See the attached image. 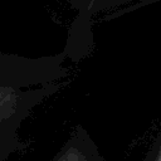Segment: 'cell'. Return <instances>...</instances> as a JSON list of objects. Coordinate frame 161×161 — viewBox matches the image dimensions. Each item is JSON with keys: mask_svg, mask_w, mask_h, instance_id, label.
I'll list each match as a JSON object with an SVG mask.
<instances>
[{"mask_svg": "<svg viewBox=\"0 0 161 161\" xmlns=\"http://www.w3.org/2000/svg\"><path fill=\"white\" fill-rule=\"evenodd\" d=\"M63 86L64 82L34 88L0 87V161H8L13 155L26 150L28 145L19 133L23 122Z\"/></svg>", "mask_w": 161, "mask_h": 161, "instance_id": "6da1fadb", "label": "cell"}, {"mask_svg": "<svg viewBox=\"0 0 161 161\" xmlns=\"http://www.w3.org/2000/svg\"><path fill=\"white\" fill-rule=\"evenodd\" d=\"M136 0H67L69 9L74 13L72 19L65 48V58L80 60L88 57L94 47L92 25L93 20L108 11L130 5Z\"/></svg>", "mask_w": 161, "mask_h": 161, "instance_id": "7a4b0ae2", "label": "cell"}, {"mask_svg": "<svg viewBox=\"0 0 161 161\" xmlns=\"http://www.w3.org/2000/svg\"><path fill=\"white\" fill-rule=\"evenodd\" d=\"M52 161H106L88 131L75 126Z\"/></svg>", "mask_w": 161, "mask_h": 161, "instance_id": "3957f363", "label": "cell"}, {"mask_svg": "<svg viewBox=\"0 0 161 161\" xmlns=\"http://www.w3.org/2000/svg\"><path fill=\"white\" fill-rule=\"evenodd\" d=\"M142 161H161V133L158 135L153 146L150 148Z\"/></svg>", "mask_w": 161, "mask_h": 161, "instance_id": "277c9868", "label": "cell"}]
</instances>
